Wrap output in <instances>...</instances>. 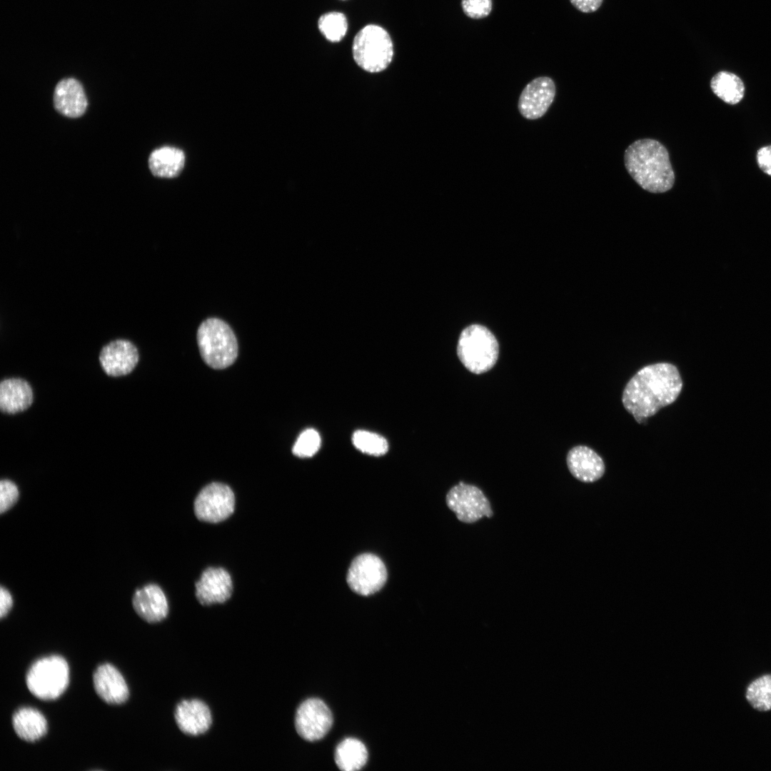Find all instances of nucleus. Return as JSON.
Wrapping results in <instances>:
<instances>
[{
  "mask_svg": "<svg viewBox=\"0 0 771 771\" xmlns=\"http://www.w3.org/2000/svg\"><path fill=\"white\" fill-rule=\"evenodd\" d=\"M132 604L136 613L149 623H158L168 613V604L162 589L148 584L135 591Z\"/></svg>",
  "mask_w": 771,
  "mask_h": 771,
  "instance_id": "nucleus-18",
  "label": "nucleus"
},
{
  "mask_svg": "<svg viewBox=\"0 0 771 771\" xmlns=\"http://www.w3.org/2000/svg\"><path fill=\"white\" fill-rule=\"evenodd\" d=\"M457 354L467 370L475 374H482L496 363L499 344L488 328L473 324L466 327L460 334Z\"/></svg>",
  "mask_w": 771,
  "mask_h": 771,
  "instance_id": "nucleus-4",
  "label": "nucleus"
},
{
  "mask_svg": "<svg viewBox=\"0 0 771 771\" xmlns=\"http://www.w3.org/2000/svg\"><path fill=\"white\" fill-rule=\"evenodd\" d=\"M34 400L29 383L19 378L3 380L0 383V408L7 414H15L28 409Z\"/></svg>",
  "mask_w": 771,
  "mask_h": 771,
  "instance_id": "nucleus-19",
  "label": "nucleus"
},
{
  "mask_svg": "<svg viewBox=\"0 0 771 771\" xmlns=\"http://www.w3.org/2000/svg\"><path fill=\"white\" fill-rule=\"evenodd\" d=\"M333 724L332 713L326 703L318 698H310L298 707L295 717L298 734L307 741L323 738Z\"/></svg>",
  "mask_w": 771,
  "mask_h": 771,
  "instance_id": "nucleus-10",
  "label": "nucleus"
},
{
  "mask_svg": "<svg viewBox=\"0 0 771 771\" xmlns=\"http://www.w3.org/2000/svg\"><path fill=\"white\" fill-rule=\"evenodd\" d=\"M385 564L377 555L363 553L352 561L347 573V583L356 593L368 596L379 591L387 580Z\"/></svg>",
  "mask_w": 771,
  "mask_h": 771,
  "instance_id": "nucleus-9",
  "label": "nucleus"
},
{
  "mask_svg": "<svg viewBox=\"0 0 771 771\" xmlns=\"http://www.w3.org/2000/svg\"><path fill=\"white\" fill-rule=\"evenodd\" d=\"M19 490L16 485L8 480L3 479L0 483V513L2 514L9 510L18 500Z\"/></svg>",
  "mask_w": 771,
  "mask_h": 771,
  "instance_id": "nucleus-29",
  "label": "nucleus"
},
{
  "mask_svg": "<svg viewBox=\"0 0 771 771\" xmlns=\"http://www.w3.org/2000/svg\"><path fill=\"white\" fill-rule=\"evenodd\" d=\"M566 463L570 473L583 483H593L604 474L605 466L602 458L585 445H577L568 453Z\"/></svg>",
  "mask_w": 771,
  "mask_h": 771,
  "instance_id": "nucleus-16",
  "label": "nucleus"
},
{
  "mask_svg": "<svg viewBox=\"0 0 771 771\" xmlns=\"http://www.w3.org/2000/svg\"><path fill=\"white\" fill-rule=\"evenodd\" d=\"M69 682V667L61 656L53 655L36 660L26 675V683L31 693L42 700L59 697Z\"/></svg>",
  "mask_w": 771,
  "mask_h": 771,
  "instance_id": "nucleus-6",
  "label": "nucleus"
},
{
  "mask_svg": "<svg viewBox=\"0 0 771 771\" xmlns=\"http://www.w3.org/2000/svg\"><path fill=\"white\" fill-rule=\"evenodd\" d=\"M174 717L180 730L188 735L196 736L205 733L212 723L209 707L197 699L179 702L176 707Z\"/></svg>",
  "mask_w": 771,
  "mask_h": 771,
  "instance_id": "nucleus-15",
  "label": "nucleus"
},
{
  "mask_svg": "<svg viewBox=\"0 0 771 771\" xmlns=\"http://www.w3.org/2000/svg\"><path fill=\"white\" fill-rule=\"evenodd\" d=\"M185 164V154L178 148L163 146L153 150L148 157V167L155 176L173 178L179 175Z\"/></svg>",
  "mask_w": 771,
  "mask_h": 771,
  "instance_id": "nucleus-21",
  "label": "nucleus"
},
{
  "mask_svg": "<svg viewBox=\"0 0 771 771\" xmlns=\"http://www.w3.org/2000/svg\"><path fill=\"white\" fill-rule=\"evenodd\" d=\"M195 595L200 604L211 605L223 603L233 593V582L229 573L223 568L208 567L195 583Z\"/></svg>",
  "mask_w": 771,
  "mask_h": 771,
  "instance_id": "nucleus-13",
  "label": "nucleus"
},
{
  "mask_svg": "<svg viewBox=\"0 0 771 771\" xmlns=\"http://www.w3.org/2000/svg\"><path fill=\"white\" fill-rule=\"evenodd\" d=\"M368 760V751L362 742L355 738H346L341 742L335 752V761L343 771L361 769Z\"/></svg>",
  "mask_w": 771,
  "mask_h": 771,
  "instance_id": "nucleus-22",
  "label": "nucleus"
},
{
  "mask_svg": "<svg viewBox=\"0 0 771 771\" xmlns=\"http://www.w3.org/2000/svg\"><path fill=\"white\" fill-rule=\"evenodd\" d=\"M53 101L55 109L69 118L81 116L88 106L82 85L73 78L62 79L56 84Z\"/></svg>",
  "mask_w": 771,
  "mask_h": 771,
  "instance_id": "nucleus-17",
  "label": "nucleus"
},
{
  "mask_svg": "<svg viewBox=\"0 0 771 771\" xmlns=\"http://www.w3.org/2000/svg\"><path fill=\"white\" fill-rule=\"evenodd\" d=\"M603 0H570V3L583 13H591L598 10Z\"/></svg>",
  "mask_w": 771,
  "mask_h": 771,
  "instance_id": "nucleus-31",
  "label": "nucleus"
},
{
  "mask_svg": "<svg viewBox=\"0 0 771 771\" xmlns=\"http://www.w3.org/2000/svg\"><path fill=\"white\" fill-rule=\"evenodd\" d=\"M197 343L204 362L214 369L232 365L238 356V341L231 326L218 318L204 320L197 330Z\"/></svg>",
  "mask_w": 771,
  "mask_h": 771,
  "instance_id": "nucleus-3",
  "label": "nucleus"
},
{
  "mask_svg": "<svg viewBox=\"0 0 771 771\" xmlns=\"http://www.w3.org/2000/svg\"><path fill=\"white\" fill-rule=\"evenodd\" d=\"M136 346L130 341L117 338L106 344L99 353V362L105 373L113 377L130 373L138 362Z\"/></svg>",
  "mask_w": 771,
  "mask_h": 771,
  "instance_id": "nucleus-12",
  "label": "nucleus"
},
{
  "mask_svg": "<svg viewBox=\"0 0 771 771\" xmlns=\"http://www.w3.org/2000/svg\"><path fill=\"white\" fill-rule=\"evenodd\" d=\"M235 495L226 484L213 482L203 487L193 503L196 517L201 521L218 523L234 512Z\"/></svg>",
  "mask_w": 771,
  "mask_h": 771,
  "instance_id": "nucleus-8",
  "label": "nucleus"
},
{
  "mask_svg": "<svg viewBox=\"0 0 771 771\" xmlns=\"http://www.w3.org/2000/svg\"><path fill=\"white\" fill-rule=\"evenodd\" d=\"M13 600L11 593L4 587L0 589V617L4 618L11 610Z\"/></svg>",
  "mask_w": 771,
  "mask_h": 771,
  "instance_id": "nucleus-32",
  "label": "nucleus"
},
{
  "mask_svg": "<svg viewBox=\"0 0 771 771\" xmlns=\"http://www.w3.org/2000/svg\"><path fill=\"white\" fill-rule=\"evenodd\" d=\"M624 162L628 173L645 191L664 193L674 185L668 151L657 140L642 138L632 143L625 151Z\"/></svg>",
  "mask_w": 771,
  "mask_h": 771,
  "instance_id": "nucleus-2",
  "label": "nucleus"
},
{
  "mask_svg": "<svg viewBox=\"0 0 771 771\" xmlns=\"http://www.w3.org/2000/svg\"><path fill=\"white\" fill-rule=\"evenodd\" d=\"M710 87L717 97L731 105L738 104L745 94V86L741 79L729 71L716 74L710 81Z\"/></svg>",
  "mask_w": 771,
  "mask_h": 771,
  "instance_id": "nucleus-23",
  "label": "nucleus"
},
{
  "mask_svg": "<svg viewBox=\"0 0 771 771\" xmlns=\"http://www.w3.org/2000/svg\"><path fill=\"white\" fill-rule=\"evenodd\" d=\"M318 27L321 34L331 42H338L345 36L348 29L346 16L341 12L326 13L320 16Z\"/></svg>",
  "mask_w": 771,
  "mask_h": 771,
  "instance_id": "nucleus-26",
  "label": "nucleus"
},
{
  "mask_svg": "<svg viewBox=\"0 0 771 771\" xmlns=\"http://www.w3.org/2000/svg\"><path fill=\"white\" fill-rule=\"evenodd\" d=\"M682 388V381L675 366L654 363L643 367L630 379L623 390L622 403L641 423L675 402Z\"/></svg>",
  "mask_w": 771,
  "mask_h": 771,
  "instance_id": "nucleus-1",
  "label": "nucleus"
},
{
  "mask_svg": "<svg viewBox=\"0 0 771 771\" xmlns=\"http://www.w3.org/2000/svg\"><path fill=\"white\" fill-rule=\"evenodd\" d=\"M756 158L759 168L771 176V146L760 148L757 152Z\"/></svg>",
  "mask_w": 771,
  "mask_h": 771,
  "instance_id": "nucleus-30",
  "label": "nucleus"
},
{
  "mask_svg": "<svg viewBox=\"0 0 771 771\" xmlns=\"http://www.w3.org/2000/svg\"><path fill=\"white\" fill-rule=\"evenodd\" d=\"M96 694L111 705L124 703L128 698V685L121 673L111 664L100 665L93 675Z\"/></svg>",
  "mask_w": 771,
  "mask_h": 771,
  "instance_id": "nucleus-14",
  "label": "nucleus"
},
{
  "mask_svg": "<svg viewBox=\"0 0 771 771\" xmlns=\"http://www.w3.org/2000/svg\"><path fill=\"white\" fill-rule=\"evenodd\" d=\"M745 698L757 711L771 710V674L762 675L752 680L746 688Z\"/></svg>",
  "mask_w": 771,
  "mask_h": 771,
  "instance_id": "nucleus-24",
  "label": "nucleus"
},
{
  "mask_svg": "<svg viewBox=\"0 0 771 771\" xmlns=\"http://www.w3.org/2000/svg\"><path fill=\"white\" fill-rule=\"evenodd\" d=\"M445 503L457 519L463 523H474L483 517L490 518L493 515L490 500L484 493L476 485L463 481L448 490Z\"/></svg>",
  "mask_w": 771,
  "mask_h": 771,
  "instance_id": "nucleus-7",
  "label": "nucleus"
},
{
  "mask_svg": "<svg viewBox=\"0 0 771 771\" xmlns=\"http://www.w3.org/2000/svg\"><path fill=\"white\" fill-rule=\"evenodd\" d=\"M555 85L548 76H539L523 89L518 100L520 114L525 119L535 120L547 112L555 96Z\"/></svg>",
  "mask_w": 771,
  "mask_h": 771,
  "instance_id": "nucleus-11",
  "label": "nucleus"
},
{
  "mask_svg": "<svg viewBox=\"0 0 771 771\" xmlns=\"http://www.w3.org/2000/svg\"><path fill=\"white\" fill-rule=\"evenodd\" d=\"M321 443V436L317 430L313 428L306 429L294 443L293 453L299 458L311 457L319 450Z\"/></svg>",
  "mask_w": 771,
  "mask_h": 771,
  "instance_id": "nucleus-27",
  "label": "nucleus"
},
{
  "mask_svg": "<svg viewBox=\"0 0 771 771\" xmlns=\"http://www.w3.org/2000/svg\"><path fill=\"white\" fill-rule=\"evenodd\" d=\"M464 14L470 19H480L488 16L492 10V0H461Z\"/></svg>",
  "mask_w": 771,
  "mask_h": 771,
  "instance_id": "nucleus-28",
  "label": "nucleus"
},
{
  "mask_svg": "<svg viewBox=\"0 0 771 771\" xmlns=\"http://www.w3.org/2000/svg\"><path fill=\"white\" fill-rule=\"evenodd\" d=\"M352 53L354 61L362 69L369 73L381 72L392 61V39L383 28L368 24L354 37Z\"/></svg>",
  "mask_w": 771,
  "mask_h": 771,
  "instance_id": "nucleus-5",
  "label": "nucleus"
},
{
  "mask_svg": "<svg viewBox=\"0 0 771 771\" xmlns=\"http://www.w3.org/2000/svg\"><path fill=\"white\" fill-rule=\"evenodd\" d=\"M12 725L16 734L26 742H35L47 732V722L38 710L24 707L17 710L12 717Z\"/></svg>",
  "mask_w": 771,
  "mask_h": 771,
  "instance_id": "nucleus-20",
  "label": "nucleus"
},
{
  "mask_svg": "<svg viewBox=\"0 0 771 771\" xmlns=\"http://www.w3.org/2000/svg\"><path fill=\"white\" fill-rule=\"evenodd\" d=\"M352 443L358 450L370 455H383L388 449V443L385 438L365 430H356L352 435Z\"/></svg>",
  "mask_w": 771,
  "mask_h": 771,
  "instance_id": "nucleus-25",
  "label": "nucleus"
}]
</instances>
